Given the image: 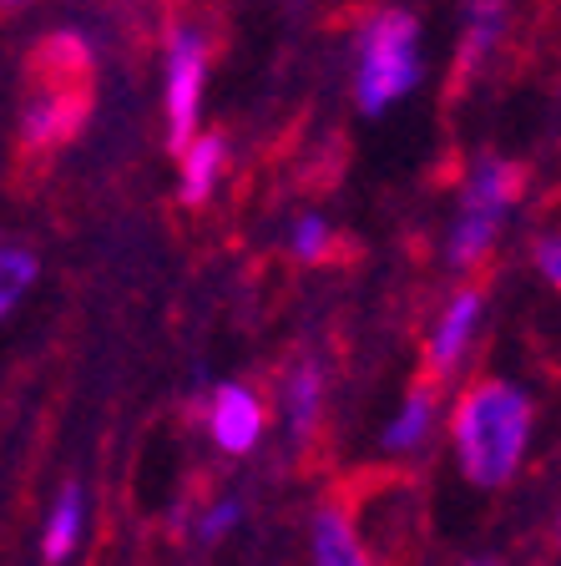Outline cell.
Wrapping results in <instances>:
<instances>
[{
  "label": "cell",
  "instance_id": "6da1fadb",
  "mask_svg": "<svg viewBox=\"0 0 561 566\" xmlns=\"http://www.w3.org/2000/svg\"><path fill=\"white\" fill-rule=\"evenodd\" d=\"M531 420H537V410L516 385H506V379L476 385L456 410L460 471L476 485H506L527 455Z\"/></svg>",
  "mask_w": 561,
  "mask_h": 566
},
{
  "label": "cell",
  "instance_id": "7a4b0ae2",
  "mask_svg": "<svg viewBox=\"0 0 561 566\" xmlns=\"http://www.w3.org/2000/svg\"><path fill=\"white\" fill-rule=\"evenodd\" d=\"M360 106L370 117L389 112L420 82V21L409 11L374 15L360 35Z\"/></svg>",
  "mask_w": 561,
  "mask_h": 566
},
{
  "label": "cell",
  "instance_id": "3957f363",
  "mask_svg": "<svg viewBox=\"0 0 561 566\" xmlns=\"http://www.w3.org/2000/svg\"><path fill=\"white\" fill-rule=\"evenodd\" d=\"M208 76V41L202 31H177L167 51V142L183 153L198 132V96Z\"/></svg>",
  "mask_w": 561,
  "mask_h": 566
},
{
  "label": "cell",
  "instance_id": "277c9868",
  "mask_svg": "<svg viewBox=\"0 0 561 566\" xmlns=\"http://www.w3.org/2000/svg\"><path fill=\"white\" fill-rule=\"evenodd\" d=\"M208 430L218 440V450L228 455H248L263 436V405L253 389L243 385H218L212 389V410H208Z\"/></svg>",
  "mask_w": 561,
  "mask_h": 566
},
{
  "label": "cell",
  "instance_id": "5b68a950",
  "mask_svg": "<svg viewBox=\"0 0 561 566\" xmlns=\"http://www.w3.org/2000/svg\"><path fill=\"white\" fill-rule=\"evenodd\" d=\"M476 324H480V294L476 289H460V294L445 304L440 324H435V334H430V375L435 379H445L460 359H466Z\"/></svg>",
  "mask_w": 561,
  "mask_h": 566
},
{
  "label": "cell",
  "instance_id": "8992f818",
  "mask_svg": "<svg viewBox=\"0 0 561 566\" xmlns=\"http://www.w3.org/2000/svg\"><path fill=\"white\" fill-rule=\"evenodd\" d=\"M82 122V96L71 86H41L25 106V137L31 142H61Z\"/></svg>",
  "mask_w": 561,
  "mask_h": 566
},
{
  "label": "cell",
  "instance_id": "52a82bcc",
  "mask_svg": "<svg viewBox=\"0 0 561 566\" xmlns=\"http://www.w3.org/2000/svg\"><path fill=\"white\" fill-rule=\"evenodd\" d=\"M516 192H521V172H516L511 163H501V157H480L466 177V208L491 212V218L511 212Z\"/></svg>",
  "mask_w": 561,
  "mask_h": 566
},
{
  "label": "cell",
  "instance_id": "ba28073f",
  "mask_svg": "<svg viewBox=\"0 0 561 566\" xmlns=\"http://www.w3.org/2000/svg\"><path fill=\"white\" fill-rule=\"evenodd\" d=\"M314 566H370L350 516L334 506L319 511V521H314Z\"/></svg>",
  "mask_w": 561,
  "mask_h": 566
},
{
  "label": "cell",
  "instance_id": "9c48e42d",
  "mask_svg": "<svg viewBox=\"0 0 561 566\" xmlns=\"http://www.w3.org/2000/svg\"><path fill=\"white\" fill-rule=\"evenodd\" d=\"M183 153H187V157H183V192H177V198H183L187 208H198V202L212 192V182H218V172H222V157H228V147H222V137H218V132H208V137L187 142Z\"/></svg>",
  "mask_w": 561,
  "mask_h": 566
},
{
  "label": "cell",
  "instance_id": "30bf717a",
  "mask_svg": "<svg viewBox=\"0 0 561 566\" xmlns=\"http://www.w3.org/2000/svg\"><path fill=\"white\" fill-rule=\"evenodd\" d=\"M319 400H324V385H319V369L314 365H299L283 385V420H289V436L293 440H309L319 420Z\"/></svg>",
  "mask_w": 561,
  "mask_h": 566
},
{
  "label": "cell",
  "instance_id": "8fae6325",
  "mask_svg": "<svg viewBox=\"0 0 561 566\" xmlns=\"http://www.w3.org/2000/svg\"><path fill=\"white\" fill-rule=\"evenodd\" d=\"M506 31V0H470V21H466V56H460V71H470L476 61H486L496 51Z\"/></svg>",
  "mask_w": 561,
  "mask_h": 566
},
{
  "label": "cell",
  "instance_id": "7c38bea8",
  "mask_svg": "<svg viewBox=\"0 0 561 566\" xmlns=\"http://www.w3.org/2000/svg\"><path fill=\"white\" fill-rule=\"evenodd\" d=\"M430 415H435V400L430 389H415L405 405H399V415L385 424V450H420L425 436H430Z\"/></svg>",
  "mask_w": 561,
  "mask_h": 566
},
{
  "label": "cell",
  "instance_id": "4fadbf2b",
  "mask_svg": "<svg viewBox=\"0 0 561 566\" xmlns=\"http://www.w3.org/2000/svg\"><path fill=\"white\" fill-rule=\"evenodd\" d=\"M496 228H501V218L476 212V208H460V223H456V233H450V263H456V269H470V263L491 248Z\"/></svg>",
  "mask_w": 561,
  "mask_h": 566
},
{
  "label": "cell",
  "instance_id": "5bb4252c",
  "mask_svg": "<svg viewBox=\"0 0 561 566\" xmlns=\"http://www.w3.org/2000/svg\"><path fill=\"white\" fill-rule=\"evenodd\" d=\"M76 536H82V491L66 485L56 511H51V521H46V562H66Z\"/></svg>",
  "mask_w": 561,
  "mask_h": 566
},
{
  "label": "cell",
  "instance_id": "9a60e30c",
  "mask_svg": "<svg viewBox=\"0 0 561 566\" xmlns=\"http://www.w3.org/2000/svg\"><path fill=\"white\" fill-rule=\"evenodd\" d=\"M31 283H35V253H25V248H0V314H11Z\"/></svg>",
  "mask_w": 561,
  "mask_h": 566
},
{
  "label": "cell",
  "instance_id": "2e32d148",
  "mask_svg": "<svg viewBox=\"0 0 561 566\" xmlns=\"http://www.w3.org/2000/svg\"><path fill=\"white\" fill-rule=\"evenodd\" d=\"M293 259H304V263H319L329 253V223L324 218H314V212H309V218H299V223H293Z\"/></svg>",
  "mask_w": 561,
  "mask_h": 566
},
{
  "label": "cell",
  "instance_id": "e0dca14e",
  "mask_svg": "<svg viewBox=\"0 0 561 566\" xmlns=\"http://www.w3.org/2000/svg\"><path fill=\"white\" fill-rule=\"evenodd\" d=\"M238 516H243V506H238V501H218V506L202 511L198 536H202V542H218V536H228V531L238 526Z\"/></svg>",
  "mask_w": 561,
  "mask_h": 566
},
{
  "label": "cell",
  "instance_id": "ac0fdd59",
  "mask_svg": "<svg viewBox=\"0 0 561 566\" xmlns=\"http://www.w3.org/2000/svg\"><path fill=\"white\" fill-rule=\"evenodd\" d=\"M537 263H541V279H547V283H561V243H557V238H541Z\"/></svg>",
  "mask_w": 561,
  "mask_h": 566
},
{
  "label": "cell",
  "instance_id": "d6986e66",
  "mask_svg": "<svg viewBox=\"0 0 561 566\" xmlns=\"http://www.w3.org/2000/svg\"><path fill=\"white\" fill-rule=\"evenodd\" d=\"M466 566H496V562H466Z\"/></svg>",
  "mask_w": 561,
  "mask_h": 566
},
{
  "label": "cell",
  "instance_id": "ffe728a7",
  "mask_svg": "<svg viewBox=\"0 0 561 566\" xmlns=\"http://www.w3.org/2000/svg\"><path fill=\"white\" fill-rule=\"evenodd\" d=\"M0 6H15V0H0Z\"/></svg>",
  "mask_w": 561,
  "mask_h": 566
}]
</instances>
